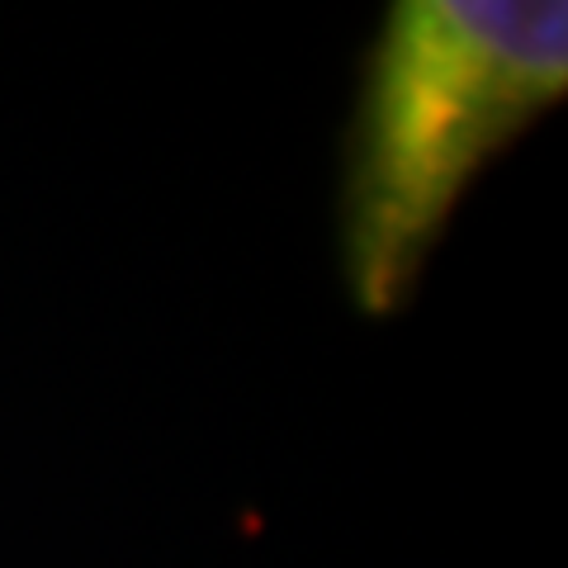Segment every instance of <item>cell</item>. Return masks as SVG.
Returning a JSON list of instances; mask_svg holds the SVG:
<instances>
[{"instance_id": "obj_1", "label": "cell", "mask_w": 568, "mask_h": 568, "mask_svg": "<svg viewBox=\"0 0 568 568\" xmlns=\"http://www.w3.org/2000/svg\"><path fill=\"white\" fill-rule=\"evenodd\" d=\"M568 95L559 0H398L369 43L342 171V280L365 317L407 308L450 219Z\"/></svg>"}]
</instances>
